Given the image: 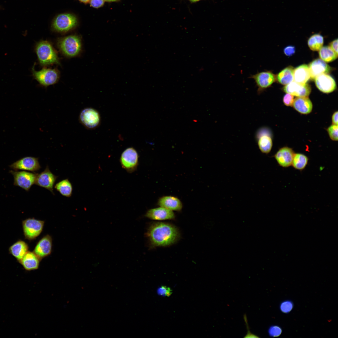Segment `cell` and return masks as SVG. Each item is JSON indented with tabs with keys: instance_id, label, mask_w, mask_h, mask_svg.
Wrapping results in <instances>:
<instances>
[{
	"instance_id": "6da1fadb",
	"label": "cell",
	"mask_w": 338,
	"mask_h": 338,
	"mask_svg": "<svg viewBox=\"0 0 338 338\" xmlns=\"http://www.w3.org/2000/svg\"><path fill=\"white\" fill-rule=\"evenodd\" d=\"M152 247H166L176 243L180 237L177 228L167 223L156 222L151 224L146 233Z\"/></svg>"
},
{
	"instance_id": "7a4b0ae2",
	"label": "cell",
	"mask_w": 338,
	"mask_h": 338,
	"mask_svg": "<svg viewBox=\"0 0 338 338\" xmlns=\"http://www.w3.org/2000/svg\"><path fill=\"white\" fill-rule=\"evenodd\" d=\"M35 50L38 61L41 65L60 64L57 54L49 42L41 41L38 42L36 45Z\"/></svg>"
},
{
	"instance_id": "3957f363",
	"label": "cell",
	"mask_w": 338,
	"mask_h": 338,
	"mask_svg": "<svg viewBox=\"0 0 338 338\" xmlns=\"http://www.w3.org/2000/svg\"><path fill=\"white\" fill-rule=\"evenodd\" d=\"M58 47L65 55L74 57L78 55L81 49V41L80 37L76 35L68 36L58 40Z\"/></svg>"
},
{
	"instance_id": "277c9868",
	"label": "cell",
	"mask_w": 338,
	"mask_h": 338,
	"mask_svg": "<svg viewBox=\"0 0 338 338\" xmlns=\"http://www.w3.org/2000/svg\"><path fill=\"white\" fill-rule=\"evenodd\" d=\"M33 77L41 85L45 87L54 84L58 81L59 74L55 69L43 68L36 71L34 69V65L32 68Z\"/></svg>"
},
{
	"instance_id": "5b68a950",
	"label": "cell",
	"mask_w": 338,
	"mask_h": 338,
	"mask_svg": "<svg viewBox=\"0 0 338 338\" xmlns=\"http://www.w3.org/2000/svg\"><path fill=\"white\" fill-rule=\"evenodd\" d=\"M77 24V18L74 15L63 13L56 17L53 21L52 26L53 28L58 32H65L74 28Z\"/></svg>"
},
{
	"instance_id": "8992f818",
	"label": "cell",
	"mask_w": 338,
	"mask_h": 338,
	"mask_svg": "<svg viewBox=\"0 0 338 338\" xmlns=\"http://www.w3.org/2000/svg\"><path fill=\"white\" fill-rule=\"evenodd\" d=\"M80 122L85 128L93 129L100 125L101 117L99 112L92 108H84L81 111L79 116Z\"/></svg>"
},
{
	"instance_id": "52a82bcc",
	"label": "cell",
	"mask_w": 338,
	"mask_h": 338,
	"mask_svg": "<svg viewBox=\"0 0 338 338\" xmlns=\"http://www.w3.org/2000/svg\"><path fill=\"white\" fill-rule=\"evenodd\" d=\"M14 178V185L20 187L27 191L35 184L37 174L26 171H10Z\"/></svg>"
},
{
	"instance_id": "ba28073f",
	"label": "cell",
	"mask_w": 338,
	"mask_h": 338,
	"mask_svg": "<svg viewBox=\"0 0 338 338\" xmlns=\"http://www.w3.org/2000/svg\"><path fill=\"white\" fill-rule=\"evenodd\" d=\"M122 167L128 172H132L137 167L138 163V155L133 147L126 148L122 153L120 159Z\"/></svg>"
},
{
	"instance_id": "9c48e42d",
	"label": "cell",
	"mask_w": 338,
	"mask_h": 338,
	"mask_svg": "<svg viewBox=\"0 0 338 338\" xmlns=\"http://www.w3.org/2000/svg\"><path fill=\"white\" fill-rule=\"evenodd\" d=\"M44 224V221L34 218H29L23 221V226L26 238L33 239L38 236L43 230Z\"/></svg>"
},
{
	"instance_id": "30bf717a",
	"label": "cell",
	"mask_w": 338,
	"mask_h": 338,
	"mask_svg": "<svg viewBox=\"0 0 338 338\" xmlns=\"http://www.w3.org/2000/svg\"><path fill=\"white\" fill-rule=\"evenodd\" d=\"M256 139L260 151L264 154L269 153L273 146L272 135L270 131L266 127L259 128L256 132Z\"/></svg>"
},
{
	"instance_id": "8fae6325",
	"label": "cell",
	"mask_w": 338,
	"mask_h": 338,
	"mask_svg": "<svg viewBox=\"0 0 338 338\" xmlns=\"http://www.w3.org/2000/svg\"><path fill=\"white\" fill-rule=\"evenodd\" d=\"M38 158L27 156L22 158L12 164L10 167L15 171L19 170L36 172L41 168Z\"/></svg>"
},
{
	"instance_id": "7c38bea8",
	"label": "cell",
	"mask_w": 338,
	"mask_h": 338,
	"mask_svg": "<svg viewBox=\"0 0 338 338\" xmlns=\"http://www.w3.org/2000/svg\"><path fill=\"white\" fill-rule=\"evenodd\" d=\"M249 78L255 81L259 94L270 87L275 80V75L270 71L259 72L251 75Z\"/></svg>"
},
{
	"instance_id": "4fadbf2b",
	"label": "cell",
	"mask_w": 338,
	"mask_h": 338,
	"mask_svg": "<svg viewBox=\"0 0 338 338\" xmlns=\"http://www.w3.org/2000/svg\"><path fill=\"white\" fill-rule=\"evenodd\" d=\"M58 177L50 170L47 166L44 171L37 174L35 184L49 191L53 194V186Z\"/></svg>"
},
{
	"instance_id": "5bb4252c",
	"label": "cell",
	"mask_w": 338,
	"mask_h": 338,
	"mask_svg": "<svg viewBox=\"0 0 338 338\" xmlns=\"http://www.w3.org/2000/svg\"><path fill=\"white\" fill-rule=\"evenodd\" d=\"M315 79L317 87L323 93H331L336 89V85L335 80L327 74H320Z\"/></svg>"
},
{
	"instance_id": "9a60e30c",
	"label": "cell",
	"mask_w": 338,
	"mask_h": 338,
	"mask_svg": "<svg viewBox=\"0 0 338 338\" xmlns=\"http://www.w3.org/2000/svg\"><path fill=\"white\" fill-rule=\"evenodd\" d=\"M284 91L297 97H306L310 93L311 89L308 84H302L293 81L283 88Z\"/></svg>"
},
{
	"instance_id": "2e32d148",
	"label": "cell",
	"mask_w": 338,
	"mask_h": 338,
	"mask_svg": "<svg viewBox=\"0 0 338 338\" xmlns=\"http://www.w3.org/2000/svg\"><path fill=\"white\" fill-rule=\"evenodd\" d=\"M145 216L152 220L159 221L173 220L175 218L173 211L161 207L149 210Z\"/></svg>"
},
{
	"instance_id": "e0dca14e",
	"label": "cell",
	"mask_w": 338,
	"mask_h": 338,
	"mask_svg": "<svg viewBox=\"0 0 338 338\" xmlns=\"http://www.w3.org/2000/svg\"><path fill=\"white\" fill-rule=\"evenodd\" d=\"M294 154L291 148L284 147L279 149L274 155V157L279 165L287 167L292 165Z\"/></svg>"
},
{
	"instance_id": "ac0fdd59",
	"label": "cell",
	"mask_w": 338,
	"mask_h": 338,
	"mask_svg": "<svg viewBox=\"0 0 338 338\" xmlns=\"http://www.w3.org/2000/svg\"><path fill=\"white\" fill-rule=\"evenodd\" d=\"M52 248L51 237L47 235L38 241L35 248L33 252L41 259L51 253Z\"/></svg>"
},
{
	"instance_id": "d6986e66",
	"label": "cell",
	"mask_w": 338,
	"mask_h": 338,
	"mask_svg": "<svg viewBox=\"0 0 338 338\" xmlns=\"http://www.w3.org/2000/svg\"><path fill=\"white\" fill-rule=\"evenodd\" d=\"M308 66L310 78L312 79H315L320 74H327L331 70L330 67L320 59H317L312 61Z\"/></svg>"
},
{
	"instance_id": "ffe728a7",
	"label": "cell",
	"mask_w": 338,
	"mask_h": 338,
	"mask_svg": "<svg viewBox=\"0 0 338 338\" xmlns=\"http://www.w3.org/2000/svg\"><path fill=\"white\" fill-rule=\"evenodd\" d=\"M158 205L172 211H180L182 208V204L177 197L173 196H166L158 200Z\"/></svg>"
},
{
	"instance_id": "44dd1931",
	"label": "cell",
	"mask_w": 338,
	"mask_h": 338,
	"mask_svg": "<svg viewBox=\"0 0 338 338\" xmlns=\"http://www.w3.org/2000/svg\"><path fill=\"white\" fill-rule=\"evenodd\" d=\"M40 260L33 252L28 251L19 261L26 270L30 271L38 269Z\"/></svg>"
},
{
	"instance_id": "7402d4cb",
	"label": "cell",
	"mask_w": 338,
	"mask_h": 338,
	"mask_svg": "<svg viewBox=\"0 0 338 338\" xmlns=\"http://www.w3.org/2000/svg\"><path fill=\"white\" fill-rule=\"evenodd\" d=\"M293 105L296 110L303 114L310 113L313 108L312 103L307 96L296 97L294 99Z\"/></svg>"
},
{
	"instance_id": "603a6c76",
	"label": "cell",
	"mask_w": 338,
	"mask_h": 338,
	"mask_svg": "<svg viewBox=\"0 0 338 338\" xmlns=\"http://www.w3.org/2000/svg\"><path fill=\"white\" fill-rule=\"evenodd\" d=\"M293 76L295 82L302 84L306 83L310 78L308 66L304 64L295 68L294 69Z\"/></svg>"
},
{
	"instance_id": "cb8c5ba5",
	"label": "cell",
	"mask_w": 338,
	"mask_h": 338,
	"mask_svg": "<svg viewBox=\"0 0 338 338\" xmlns=\"http://www.w3.org/2000/svg\"><path fill=\"white\" fill-rule=\"evenodd\" d=\"M28 249L27 244L22 241H18L12 245L9 248L10 253L18 261L25 255Z\"/></svg>"
},
{
	"instance_id": "d4e9b609",
	"label": "cell",
	"mask_w": 338,
	"mask_h": 338,
	"mask_svg": "<svg viewBox=\"0 0 338 338\" xmlns=\"http://www.w3.org/2000/svg\"><path fill=\"white\" fill-rule=\"evenodd\" d=\"M293 67L289 66L282 70L277 75L276 78L279 83L286 85L294 80Z\"/></svg>"
},
{
	"instance_id": "484cf974",
	"label": "cell",
	"mask_w": 338,
	"mask_h": 338,
	"mask_svg": "<svg viewBox=\"0 0 338 338\" xmlns=\"http://www.w3.org/2000/svg\"><path fill=\"white\" fill-rule=\"evenodd\" d=\"M54 188L64 196L70 197L72 195V184L68 179L59 182L54 186Z\"/></svg>"
},
{
	"instance_id": "4316f807",
	"label": "cell",
	"mask_w": 338,
	"mask_h": 338,
	"mask_svg": "<svg viewBox=\"0 0 338 338\" xmlns=\"http://www.w3.org/2000/svg\"><path fill=\"white\" fill-rule=\"evenodd\" d=\"M319 55L321 59L326 62L335 60L338 56L329 46H322L319 50Z\"/></svg>"
},
{
	"instance_id": "83f0119b",
	"label": "cell",
	"mask_w": 338,
	"mask_h": 338,
	"mask_svg": "<svg viewBox=\"0 0 338 338\" xmlns=\"http://www.w3.org/2000/svg\"><path fill=\"white\" fill-rule=\"evenodd\" d=\"M308 161V158L305 155L301 153H294L292 165L297 170H302L305 167Z\"/></svg>"
},
{
	"instance_id": "f1b7e54d",
	"label": "cell",
	"mask_w": 338,
	"mask_h": 338,
	"mask_svg": "<svg viewBox=\"0 0 338 338\" xmlns=\"http://www.w3.org/2000/svg\"><path fill=\"white\" fill-rule=\"evenodd\" d=\"M323 43V37L318 33L312 35L308 41V46L311 50L314 51H319L322 47Z\"/></svg>"
},
{
	"instance_id": "f546056e",
	"label": "cell",
	"mask_w": 338,
	"mask_h": 338,
	"mask_svg": "<svg viewBox=\"0 0 338 338\" xmlns=\"http://www.w3.org/2000/svg\"><path fill=\"white\" fill-rule=\"evenodd\" d=\"M293 306V304L291 301L285 300L280 304V309L283 313H288L292 310Z\"/></svg>"
},
{
	"instance_id": "4dcf8cb0",
	"label": "cell",
	"mask_w": 338,
	"mask_h": 338,
	"mask_svg": "<svg viewBox=\"0 0 338 338\" xmlns=\"http://www.w3.org/2000/svg\"><path fill=\"white\" fill-rule=\"evenodd\" d=\"M338 125L333 124L327 129L330 138L333 140H338Z\"/></svg>"
},
{
	"instance_id": "1f68e13d",
	"label": "cell",
	"mask_w": 338,
	"mask_h": 338,
	"mask_svg": "<svg viewBox=\"0 0 338 338\" xmlns=\"http://www.w3.org/2000/svg\"><path fill=\"white\" fill-rule=\"evenodd\" d=\"M268 332L270 336L276 337L280 335L282 332V330L279 326L274 325L270 326L268 329Z\"/></svg>"
},
{
	"instance_id": "d6a6232c",
	"label": "cell",
	"mask_w": 338,
	"mask_h": 338,
	"mask_svg": "<svg viewBox=\"0 0 338 338\" xmlns=\"http://www.w3.org/2000/svg\"><path fill=\"white\" fill-rule=\"evenodd\" d=\"M157 293L160 295L169 296L172 294V291L169 287L165 286H162L158 289Z\"/></svg>"
},
{
	"instance_id": "836d02e7",
	"label": "cell",
	"mask_w": 338,
	"mask_h": 338,
	"mask_svg": "<svg viewBox=\"0 0 338 338\" xmlns=\"http://www.w3.org/2000/svg\"><path fill=\"white\" fill-rule=\"evenodd\" d=\"M294 99V95L287 93L284 96L283 101L284 104L287 106H291L293 105Z\"/></svg>"
},
{
	"instance_id": "e575fe53",
	"label": "cell",
	"mask_w": 338,
	"mask_h": 338,
	"mask_svg": "<svg viewBox=\"0 0 338 338\" xmlns=\"http://www.w3.org/2000/svg\"><path fill=\"white\" fill-rule=\"evenodd\" d=\"M295 51V48L293 46H289L284 48V54L286 55L290 56L294 54Z\"/></svg>"
},
{
	"instance_id": "d590c367",
	"label": "cell",
	"mask_w": 338,
	"mask_h": 338,
	"mask_svg": "<svg viewBox=\"0 0 338 338\" xmlns=\"http://www.w3.org/2000/svg\"><path fill=\"white\" fill-rule=\"evenodd\" d=\"M104 0H90V4L93 7L98 8L102 7L104 4Z\"/></svg>"
},
{
	"instance_id": "8d00e7d4",
	"label": "cell",
	"mask_w": 338,
	"mask_h": 338,
	"mask_svg": "<svg viewBox=\"0 0 338 338\" xmlns=\"http://www.w3.org/2000/svg\"><path fill=\"white\" fill-rule=\"evenodd\" d=\"M338 39H335L330 44V47L338 55Z\"/></svg>"
},
{
	"instance_id": "74e56055",
	"label": "cell",
	"mask_w": 338,
	"mask_h": 338,
	"mask_svg": "<svg viewBox=\"0 0 338 338\" xmlns=\"http://www.w3.org/2000/svg\"><path fill=\"white\" fill-rule=\"evenodd\" d=\"M332 122L333 124L338 125V112L336 111L333 114L332 117Z\"/></svg>"
},
{
	"instance_id": "f35d334b",
	"label": "cell",
	"mask_w": 338,
	"mask_h": 338,
	"mask_svg": "<svg viewBox=\"0 0 338 338\" xmlns=\"http://www.w3.org/2000/svg\"><path fill=\"white\" fill-rule=\"evenodd\" d=\"M188 0L191 3H197V2H198L199 1H201L203 0Z\"/></svg>"
},
{
	"instance_id": "ab89813d",
	"label": "cell",
	"mask_w": 338,
	"mask_h": 338,
	"mask_svg": "<svg viewBox=\"0 0 338 338\" xmlns=\"http://www.w3.org/2000/svg\"><path fill=\"white\" fill-rule=\"evenodd\" d=\"M79 0V1H80V2H82V3H87L89 2L90 1V0Z\"/></svg>"
},
{
	"instance_id": "60d3db41",
	"label": "cell",
	"mask_w": 338,
	"mask_h": 338,
	"mask_svg": "<svg viewBox=\"0 0 338 338\" xmlns=\"http://www.w3.org/2000/svg\"><path fill=\"white\" fill-rule=\"evenodd\" d=\"M105 1L108 2H115L118 1V0H104Z\"/></svg>"
},
{
	"instance_id": "b9f144b4",
	"label": "cell",
	"mask_w": 338,
	"mask_h": 338,
	"mask_svg": "<svg viewBox=\"0 0 338 338\" xmlns=\"http://www.w3.org/2000/svg\"><path fill=\"white\" fill-rule=\"evenodd\" d=\"M0 8H1V7H0Z\"/></svg>"
}]
</instances>
